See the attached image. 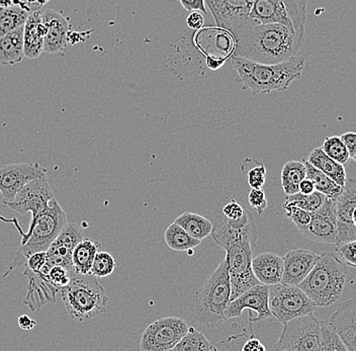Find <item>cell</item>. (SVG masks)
<instances>
[{"label": "cell", "mask_w": 356, "mask_h": 351, "mask_svg": "<svg viewBox=\"0 0 356 351\" xmlns=\"http://www.w3.org/2000/svg\"><path fill=\"white\" fill-rule=\"evenodd\" d=\"M175 223L182 227L193 238L200 241L210 236L213 228L210 220L195 213H184L175 220Z\"/></svg>", "instance_id": "obj_28"}, {"label": "cell", "mask_w": 356, "mask_h": 351, "mask_svg": "<svg viewBox=\"0 0 356 351\" xmlns=\"http://www.w3.org/2000/svg\"><path fill=\"white\" fill-rule=\"evenodd\" d=\"M24 273L29 277L28 295L24 299V305L37 312L44 304L55 303L56 294L60 290L49 281L48 277L26 268Z\"/></svg>", "instance_id": "obj_22"}, {"label": "cell", "mask_w": 356, "mask_h": 351, "mask_svg": "<svg viewBox=\"0 0 356 351\" xmlns=\"http://www.w3.org/2000/svg\"><path fill=\"white\" fill-rule=\"evenodd\" d=\"M342 142L344 145L346 146L347 150L349 151V154L353 153V151L356 148V133L355 132H347L342 134L341 136Z\"/></svg>", "instance_id": "obj_48"}, {"label": "cell", "mask_w": 356, "mask_h": 351, "mask_svg": "<svg viewBox=\"0 0 356 351\" xmlns=\"http://www.w3.org/2000/svg\"><path fill=\"white\" fill-rule=\"evenodd\" d=\"M252 270L260 284L273 286L282 283L284 259L273 252H264L252 259Z\"/></svg>", "instance_id": "obj_24"}, {"label": "cell", "mask_w": 356, "mask_h": 351, "mask_svg": "<svg viewBox=\"0 0 356 351\" xmlns=\"http://www.w3.org/2000/svg\"><path fill=\"white\" fill-rule=\"evenodd\" d=\"M115 266H117L115 259L110 252L99 251L95 255L89 275L97 277V279H104L113 272Z\"/></svg>", "instance_id": "obj_38"}, {"label": "cell", "mask_w": 356, "mask_h": 351, "mask_svg": "<svg viewBox=\"0 0 356 351\" xmlns=\"http://www.w3.org/2000/svg\"><path fill=\"white\" fill-rule=\"evenodd\" d=\"M102 244L90 239H82L72 252V270L76 275H89L95 255Z\"/></svg>", "instance_id": "obj_26"}, {"label": "cell", "mask_w": 356, "mask_h": 351, "mask_svg": "<svg viewBox=\"0 0 356 351\" xmlns=\"http://www.w3.org/2000/svg\"><path fill=\"white\" fill-rule=\"evenodd\" d=\"M326 197V195L317 192V190L310 193V195H304V193L299 192L293 193V195H286L284 204L298 206V208L308 211V212H315L322 206Z\"/></svg>", "instance_id": "obj_35"}, {"label": "cell", "mask_w": 356, "mask_h": 351, "mask_svg": "<svg viewBox=\"0 0 356 351\" xmlns=\"http://www.w3.org/2000/svg\"><path fill=\"white\" fill-rule=\"evenodd\" d=\"M47 252L46 251H40V252L33 253L28 259L24 268H29L33 272H38L41 270L42 266L46 263Z\"/></svg>", "instance_id": "obj_45"}, {"label": "cell", "mask_w": 356, "mask_h": 351, "mask_svg": "<svg viewBox=\"0 0 356 351\" xmlns=\"http://www.w3.org/2000/svg\"><path fill=\"white\" fill-rule=\"evenodd\" d=\"M319 351H347L329 320H320Z\"/></svg>", "instance_id": "obj_34"}, {"label": "cell", "mask_w": 356, "mask_h": 351, "mask_svg": "<svg viewBox=\"0 0 356 351\" xmlns=\"http://www.w3.org/2000/svg\"><path fill=\"white\" fill-rule=\"evenodd\" d=\"M250 17L259 24H280L298 31L307 19V0H256Z\"/></svg>", "instance_id": "obj_7"}, {"label": "cell", "mask_w": 356, "mask_h": 351, "mask_svg": "<svg viewBox=\"0 0 356 351\" xmlns=\"http://www.w3.org/2000/svg\"><path fill=\"white\" fill-rule=\"evenodd\" d=\"M242 350L243 351H266V348L259 340L256 339L254 335L252 336L248 337V340L245 342L243 348H242Z\"/></svg>", "instance_id": "obj_47"}, {"label": "cell", "mask_w": 356, "mask_h": 351, "mask_svg": "<svg viewBox=\"0 0 356 351\" xmlns=\"http://www.w3.org/2000/svg\"><path fill=\"white\" fill-rule=\"evenodd\" d=\"M266 168L262 163L251 168L247 174L249 186L251 188H264L266 181Z\"/></svg>", "instance_id": "obj_42"}, {"label": "cell", "mask_w": 356, "mask_h": 351, "mask_svg": "<svg viewBox=\"0 0 356 351\" xmlns=\"http://www.w3.org/2000/svg\"><path fill=\"white\" fill-rule=\"evenodd\" d=\"M232 66L237 72L242 90H250L253 95H264L288 90L302 75L305 57L296 56L277 64H261L234 56Z\"/></svg>", "instance_id": "obj_2"}, {"label": "cell", "mask_w": 356, "mask_h": 351, "mask_svg": "<svg viewBox=\"0 0 356 351\" xmlns=\"http://www.w3.org/2000/svg\"><path fill=\"white\" fill-rule=\"evenodd\" d=\"M268 306L271 315L282 324L313 314L317 308L299 286L282 283L269 286Z\"/></svg>", "instance_id": "obj_8"}, {"label": "cell", "mask_w": 356, "mask_h": 351, "mask_svg": "<svg viewBox=\"0 0 356 351\" xmlns=\"http://www.w3.org/2000/svg\"><path fill=\"white\" fill-rule=\"evenodd\" d=\"M211 235L213 241L224 250L237 245H247L256 248L258 230L254 220L242 229L232 228L225 221L219 225L213 226Z\"/></svg>", "instance_id": "obj_20"}, {"label": "cell", "mask_w": 356, "mask_h": 351, "mask_svg": "<svg viewBox=\"0 0 356 351\" xmlns=\"http://www.w3.org/2000/svg\"><path fill=\"white\" fill-rule=\"evenodd\" d=\"M13 223L19 228L22 239L15 259L6 268L3 277L10 275L15 268L26 266L29 257L33 253L47 251L68 221L65 211L54 197L39 215L31 218L30 227L26 233L22 232L15 219L13 220Z\"/></svg>", "instance_id": "obj_3"}, {"label": "cell", "mask_w": 356, "mask_h": 351, "mask_svg": "<svg viewBox=\"0 0 356 351\" xmlns=\"http://www.w3.org/2000/svg\"><path fill=\"white\" fill-rule=\"evenodd\" d=\"M284 209L286 210V217L291 220L298 230H302L305 227L308 226L312 219V212L302 210L291 204H284Z\"/></svg>", "instance_id": "obj_39"}, {"label": "cell", "mask_w": 356, "mask_h": 351, "mask_svg": "<svg viewBox=\"0 0 356 351\" xmlns=\"http://www.w3.org/2000/svg\"><path fill=\"white\" fill-rule=\"evenodd\" d=\"M48 28L42 21L41 10L30 13L24 30V57L37 59L44 53V38Z\"/></svg>", "instance_id": "obj_23"}, {"label": "cell", "mask_w": 356, "mask_h": 351, "mask_svg": "<svg viewBox=\"0 0 356 351\" xmlns=\"http://www.w3.org/2000/svg\"><path fill=\"white\" fill-rule=\"evenodd\" d=\"M329 321L337 331L347 351H356V297L339 304Z\"/></svg>", "instance_id": "obj_21"}, {"label": "cell", "mask_w": 356, "mask_h": 351, "mask_svg": "<svg viewBox=\"0 0 356 351\" xmlns=\"http://www.w3.org/2000/svg\"><path fill=\"white\" fill-rule=\"evenodd\" d=\"M173 351H217V348L207 339L202 332L188 327L186 335L180 339Z\"/></svg>", "instance_id": "obj_33"}, {"label": "cell", "mask_w": 356, "mask_h": 351, "mask_svg": "<svg viewBox=\"0 0 356 351\" xmlns=\"http://www.w3.org/2000/svg\"><path fill=\"white\" fill-rule=\"evenodd\" d=\"M321 148L329 157L335 161L339 162L343 166L348 165L349 161H350V154L342 142L341 138L338 136L326 138Z\"/></svg>", "instance_id": "obj_37"}, {"label": "cell", "mask_w": 356, "mask_h": 351, "mask_svg": "<svg viewBox=\"0 0 356 351\" xmlns=\"http://www.w3.org/2000/svg\"><path fill=\"white\" fill-rule=\"evenodd\" d=\"M19 322V326L22 330H32L37 325V322L33 320L32 318L29 317L28 315H22L17 319Z\"/></svg>", "instance_id": "obj_50"}, {"label": "cell", "mask_w": 356, "mask_h": 351, "mask_svg": "<svg viewBox=\"0 0 356 351\" xmlns=\"http://www.w3.org/2000/svg\"><path fill=\"white\" fill-rule=\"evenodd\" d=\"M219 28L238 37L250 26L258 24L250 17L251 6L247 0H204Z\"/></svg>", "instance_id": "obj_10"}, {"label": "cell", "mask_w": 356, "mask_h": 351, "mask_svg": "<svg viewBox=\"0 0 356 351\" xmlns=\"http://www.w3.org/2000/svg\"><path fill=\"white\" fill-rule=\"evenodd\" d=\"M305 26L295 31L280 24H258L235 38V56L261 64H277L298 56Z\"/></svg>", "instance_id": "obj_1"}, {"label": "cell", "mask_w": 356, "mask_h": 351, "mask_svg": "<svg viewBox=\"0 0 356 351\" xmlns=\"http://www.w3.org/2000/svg\"><path fill=\"white\" fill-rule=\"evenodd\" d=\"M255 1H256V0H247V2H248L249 6H250L251 8H252V6H253V4H254Z\"/></svg>", "instance_id": "obj_55"}, {"label": "cell", "mask_w": 356, "mask_h": 351, "mask_svg": "<svg viewBox=\"0 0 356 351\" xmlns=\"http://www.w3.org/2000/svg\"><path fill=\"white\" fill-rule=\"evenodd\" d=\"M24 26L0 37V64L13 66L21 63L24 58Z\"/></svg>", "instance_id": "obj_25"}, {"label": "cell", "mask_w": 356, "mask_h": 351, "mask_svg": "<svg viewBox=\"0 0 356 351\" xmlns=\"http://www.w3.org/2000/svg\"><path fill=\"white\" fill-rule=\"evenodd\" d=\"M348 277L347 264L332 252L319 255L315 266L299 284L316 307H329L339 301Z\"/></svg>", "instance_id": "obj_5"}, {"label": "cell", "mask_w": 356, "mask_h": 351, "mask_svg": "<svg viewBox=\"0 0 356 351\" xmlns=\"http://www.w3.org/2000/svg\"><path fill=\"white\" fill-rule=\"evenodd\" d=\"M42 21L48 28V33L44 38V52L50 54L64 52L68 46L67 33L71 28L68 17L61 12L47 10L42 13Z\"/></svg>", "instance_id": "obj_18"}, {"label": "cell", "mask_w": 356, "mask_h": 351, "mask_svg": "<svg viewBox=\"0 0 356 351\" xmlns=\"http://www.w3.org/2000/svg\"><path fill=\"white\" fill-rule=\"evenodd\" d=\"M226 251L227 263L231 281V301L245 291L260 284L252 270L255 248L247 245L232 246Z\"/></svg>", "instance_id": "obj_12"}, {"label": "cell", "mask_w": 356, "mask_h": 351, "mask_svg": "<svg viewBox=\"0 0 356 351\" xmlns=\"http://www.w3.org/2000/svg\"><path fill=\"white\" fill-rule=\"evenodd\" d=\"M308 161L312 165L328 175L336 183L344 186L347 179L345 166L329 157L321 147L315 148L311 151Z\"/></svg>", "instance_id": "obj_27"}, {"label": "cell", "mask_w": 356, "mask_h": 351, "mask_svg": "<svg viewBox=\"0 0 356 351\" xmlns=\"http://www.w3.org/2000/svg\"><path fill=\"white\" fill-rule=\"evenodd\" d=\"M248 201L258 215L264 214L267 208V199L264 188H252L249 193Z\"/></svg>", "instance_id": "obj_43"}, {"label": "cell", "mask_w": 356, "mask_h": 351, "mask_svg": "<svg viewBox=\"0 0 356 351\" xmlns=\"http://www.w3.org/2000/svg\"><path fill=\"white\" fill-rule=\"evenodd\" d=\"M44 175L47 170L38 162L4 164L0 166V195L4 202L13 201L22 186Z\"/></svg>", "instance_id": "obj_15"}, {"label": "cell", "mask_w": 356, "mask_h": 351, "mask_svg": "<svg viewBox=\"0 0 356 351\" xmlns=\"http://www.w3.org/2000/svg\"><path fill=\"white\" fill-rule=\"evenodd\" d=\"M164 238L168 247L175 251L195 250L200 244V240L193 238L182 227L172 223L167 228Z\"/></svg>", "instance_id": "obj_31"}, {"label": "cell", "mask_w": 356, "mask_h": 351, "mask_svg": "<svg viewBox=\"0 0 356 351\" xmlns=\"http://www.w3.org/2000/svg\"><path fill=\"white\" fill-rule=\"evenodd\" d=\"M54 197L47 175H44L33 179L22 186L13 201L4 203L10 210L19 214L26 215V213H32L33 218L39 215L48 206L49 202Z\"/></svg>", "instance_id": "obj_13"}, {"label": "cell", "mask_w": 356, "mask_h": 351, "mask_svg": "<svg viewBox=\"0 0 356 351\" xmlns=\"http://www.w3.org/2000/svg\"><path fill=\"white\" fill-rule=\"evenodd\" d=\"M350 159H353V161L356 162V148L353 151V153H351Z\"/></svg>", "instance_id": "obj_54"}, {"label": "cell", "mask_w": 356, "mask_h": 351, "mask_svg": "<svg viewBox=\"0 0 356 351\" xmlns=\"http://www.w3.org/2000/svg\"><path fill=\"white\" fill-rule=\"evenodd\" d=\"M300 193H304V195H310V193L315 192V186H314L313 181L309 179H302L300 183Z\"/></svg>", "instance_id": "obj_51"}, {"label": "cell", "mask_w": 356, "mask_h": 351, "mask_svg": "<svg viewBox=\"0 0 356 351\" xmlns=\"http://www.w3.org/2000/svg\"><path fill=\"white\" fill-rule=\"evenodd\" d=\"M90 32L86 33H78L73 32V31H69L67 33V42H68V45H78V44L81 43V42L84 41L83 35L88 34Z\"/></svg>", "instance_id": "obj_49"}, {"label": "cell", "mask_w": 356, "mask_h": 351, "mask_svg": "<svg viewBox=\"0 0 356 351\" xmlns=\"http://www.w3.org/2000/svg\"><path fill=\"white\" fill-rule=\"evenodd\" d=\"M245 210H246V208H243L241 204H238L237 202L232 199L230 203L227 204L226 206L222 208V214H224L227 220L236 221V220L241 219V218L243 217Z\"/></svg>", "instance_id": "obj_44"}, {"label": "cell", "mask_w": 356, "mask_h": 351, "mask_svg": "<svg viewBox=\"0 0 356 351\" xmlns=\"http://www.w3.org/2000/svg\"><path fill=\"white\" fill-rule=\"evenodd\" d=\"M307 177L304 162L289 161L282 170V186L286 195L300 192V183Z\"/></svg>", "instance_id": "obj_30"}, {"label": "cell", "mask_w": 356, "mask_h": 351, "mask_svg": "<svg viewBox=\"0 0 356 351\" xmlns=\"http://www.w3.org/2000/svg\"><path fill=\"white\" fill-rule=\"evenodd\" d=\"M336 251L339 253L347 266L356 268V240L338 244L336 245Z\"/></svg>", "instance_id": "obj_41"}, {"label": "cell", "mask_w": 356, "mask_h": 351, "mask_svg": "<svg viewBox=\"0 0 356 351\" xmlns=\"http://www.w3.org/2000/svg\"><path fill=\"white\" fill-rule=\"evenodd\" d=\"M48 279L53 286L61 290L70 281V270L65 266H55L50 270L48 275Z\"/></svg>", "instance_id": "obj_40"}, {"label": "cell", "mask_w": 356, "mask_h": 351, "mask_svg": "<svg viewBox=\"0 0 356 351\" xmlns=\"http://www.w3.org/2000/svg\"><path fill=\"white\" fill-rule=\"evenodd\" d=\"M186 24L193 30H200L204 26V17L200 13H191L186 19Z\"/></svg>", "instance_id": "obj_46"}, {"label": "cell", "mask_w": 356, "mask_h": 351, "mask_svg": "<svg viewBox=\"0 0 356 351\" xmlns=\"http://www.w3.org/2000/svg\"><path fill=\"white\" fill-rule=\"evenodd\" d=\"M320 320L308 314L284 324L273 348L278 351H319Z\"/></svg>", "instance_id": "obj_9"}, {"label": "cell", "mask_w": 356, "mask_h": 351, "mask_svg": "<svg viewBox=\"0 0 356 351\" xmlns=\"http://www.w3.org/2000/svg\"><path fill=\"white\" fill-rule=\"evenodd\" d=\"M304 236L317 243L339 244L338 237L336 199L326 197L322 206L312 212V219L308 226L300 230Z\"/></svg>", "instance_id": "obj_14"}, {"label": "cell", "mask_w": 356, "mask_h": 351, "mask_svg": "<svg viewBox=\"0 0 356 351\" xmlns=\"http://www.w3.org/2000/svg\"><path fill=\"white\" fill-rule=\"evenodd\" d=\"M69 316L78 322L88 321L106 312L108 297L97 277L77 275L60 290Z\"/></svg>", "instance_id": "obj_6"}, {"label": "cell", "mask_w": 356, "mask_h": 351, "mask_svg": "<svg viewBox=\"0 0 356 351\" xmlns=\"http://www.w3.org/2000/svg\"><path fill=\"white\" fill-rule=\"evenodd\" d=\"M336 215L339 244L356 240V179H346L336 197Z\"/></svg>", "instance_id": "obj_17"}, {"label": "cell", "mask_w": 356, "mask_h": 351, "mask_svg": "<svg viewBox=\"0 0 356 351\" xmlns=\"http://www.w3.org/2000/svg\"><path fill=\"white\" fill-rule=\"evenodd\" d=\"M302 162L306 166L307 179L313 181L315 190L317 192L323 193L330 199H336L341 193L343 186L336 183L328 175L325 174L321 170L312 165L308 160H304Z\"/></svg>", "instance_id": "obj_29"}, {"label": "cell", "mask_w": 356, "mask_h": 351, "mask_svg": "<svg viewBox=\"0 0 356 351\" xmlns=\"http://www.w3.org/2000/svg\"><path fill=\"white\" fill-rule=\"evenodd\" d=\"M83 239V230L75 223H67L60 231L54 241L55 245L73 252L75 246Z\"/></svg>", "instance_id": "obj_36"}, {"label": "cell", "mask_w": 356, "mask_h": 351, "mask_svg": "<svg viewBox=\"0 0 356 351\" xmlns=\"http://www.w3.org/2000/svg\"><path fill=\"white\" fill-rule=\"evenodd\" d=\"M15 0H0V8H8L15 6Z\"/></svg>", "instance_id": "obj_52"}, {"label": "cell", "mask_w": 356, "mask_h": 351, "mask_svg": "<svg viewBox=\"0 0 356 351\" xmlns=\"http://www.w3.org/2000/svg\"><path fill=\"white\" fill-rule=\"evenodd\" d=\"M319 255L307 250H293L286 252L284 259L282 284L299 286L310 273Z\"/></svg>", "instance_id": "obj_19"}, {"label": "cell", "mask_w": 356, "mask_h": 351, "mask_svg": "<svg viewBox=\"0 0 356 351\" xmlns=\"http://www.w3.org/2000/svg\"><path fill=\"white\" fill-rule=\"evenodd\" d=\"M49 1H51V0H38V4H39L40 8H43L44 4L48 3Z\"/></svg>", "instance_id": "obj_53"}, {"label": "cell", "mask_w": 356, "mask_h": 351, "mask_svg": "<svg viewBox=\"0 0 356 351\" xmlns=\"http://www.w3.org/2000/svg\"><path fill=\"white\" fill-rule=\"evenodd\" d=\"M30 13L19 6L0 8V37L24 26Z\"/></svg>", "instance_id": "obj_32"}, {"label": "cell", "mask_w": 356, "mask_h": 351, "mask_svg": "<svg viewBox=\"0 0 356 351\" xmlns=\"http://www.w3.org/2000/svg\"><path fill=\"white\" fill-rule=\"evenodd\" d=\"M268 295L269 286L258 284L251 286L229 303L226 312L227 319L241 316L245 309L250 310L249 316H251L253 311L257 314L255 318L249 319L250 322H259L273 316L269 310Z\"/></svg>", "instance_id": "obj_16"}, {"label": "cell", "mask_w": 356, "mask_h": 351, "mask_svg": "<svg viewBox=\"0 0 356 351\" xmlns=\"http://www.w3.org/2000/svg\"><path fill=\"white\" fill-rule=\"evenodd\" d=\"M231 302V281L226 259L220 262L208 281L191 301L189 316L204 326L227 321V308Z\"/></svg>", "instance_id": "obj_4"}, {"label": "cell", "mask_w": 356, "mask_h": 351, "mask_svg": "<svg viewBox=\"0 0 356 351\" xmlns=\"http://www.w3.org/2000/svg\"><path fill=\"white\" fill-rule=\"evenodd\" d=\"M188 329V323L181 318H160L145 329L140 339V350H172L180 339L186 335Z\"/></svg>", "instance_id": "obj_11"}]
</instances>
